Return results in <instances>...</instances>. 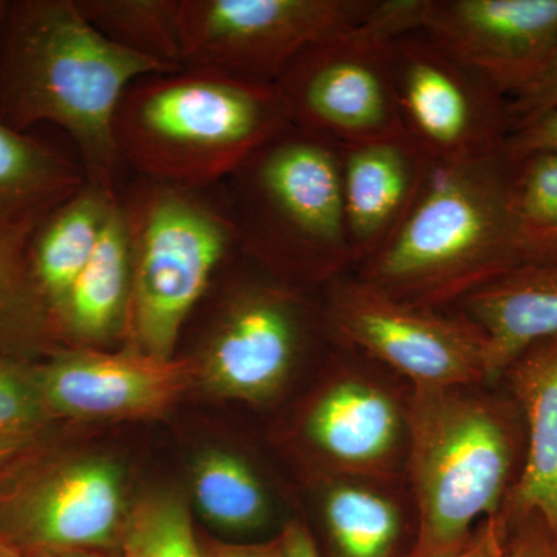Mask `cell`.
I'll list each match as a JSON object with an SVG mask.
<instances>
[{
	"instance_id": "2",
	"label": "cell",
	"mask_w": 557,
	"mask_h": 557,
	"mask_svg": "<svg viewBox=\"0 0 557 557\" xmlns=\"http://www.w3.org/2000/svg\"><path fill=\"white\" fill-rule=\"evenodd\" d=\"M405 412L418 511L410 557H456L518 485L522 413L505 387L482 386L413 387Z\"/></svg>"
},
{
	"instance_id": "32",
	"label": "cell",
	"mask_w": 557,
	"mask_h": 557,
	"mask_svg": "<svg viewBox=\"0 0 557 557\" xmlns=\"http://www.w3.org/2000/svg\"><path fill=\"white\" fill-rule=\"evenodd\" d=\"M509 534L511 530L498 512L497 516L483 520L475 528L474 536L468 547L456 557H502L507 547Z\"/></svg>"
},
{
	"instance_id": "18",
	"label": "cell",
	"mask_w": 557,
	"mask_h": 557,
	"mask_svg": "<svg viewBox=\"0 0 557 557\" xmlns=\"http://www.w3.org/2000/svg\"><path fill=\"white\" fill-rule=\"evenodd\" d=\"M132 260L119 194L100 244L54 314L58 338L72 347L108 350L129 338Z\"/></svg>"
},
{
	"instance_id": "1",
	"label": "cell",
	"mask_w": 557,
	"mask_h": 557,
	"mask_svg": "<svg viewBox=\"0 0 557 557\" xmlns=\"http://www.w3.org/2000/svg\"><path fill=\"white\" fill-rule=\"evenodd\" d=\"M174 70L121 49L75 0H14L0 42V120L21 132L61 127L87 182L119 194L129 177L115 139L124 91L141 76Z\"/></svg>"
},
{
	"instance_id": "8",
	"label": "cell",
	"mask_w": 557,
	"mask_h": 557,
	"mask_svg": "<svg viewBox=\"0 0 557 557\" xmlns=\"http://www.w3.org/2000/svg\"><path fill=\"white\" fill-rule=\"evenodd\" d=\"M35 448L0 475V531L28 557L120 552L132 505L119 465Z\"/></svg>"
},
{
	"instance_id": "15",
	"label": "cell",
	"mask_w": 557,
	"mask_h": 557,
	"mask_svg": "<svg viewBox=\"0 0 557 557\" xmlns=\"http://www.w3.org/2000/svg\"><path fill=\"white\" fill-rule=\"evenodd\" d=\"M341 185L354 267L394 236L434 164L406 135L339 146Z\"/></svg>"
},
{
	"instance_id": "33",
	"label": "cell",
	"mask_w": 557,
	"mask_h": 557,
	"mask_svg": "<svg viewBox=\"0 0 557 557\" xmlns=\"http://www.w3.org/2000/svg\"><path fill=\"white\" fill-rule=\"evenodd\" d=\"M203 557H285L284 541L282 536L267 544L233 545L214 544L201 547Z\"/></svg>"
},
{
	"instance_id": "34",
	"label": "cell",
	"mask_w": 557,
	"mask_h": 557,
	"mask_svg": "<svg viewBox=\"0 0 557 557\" xmlns=\"http://www.w3.org/2000/svg\"><path fill=\"white\" fill-rule=\"evenodd\" d=\"M285 557H319L317 544L302 523L293 522L282 533Z\"/></svg>"
},
{
	"instance_id": "6",
	"label": "cell",
	"mask_w": 557,
	"mask_h": 557,
	"mask_svg": "<svg viewBox=\"0 0 557 557\" xmlns=\"http://www.w3.org/2000/svg\"><path fill=\"white\" fill-rule=\"evenodd\" d=\"M240 251L274 276L309 288L354 267L339 146L288 124L225 180Z\"/></svg>"
},
{
	"instance_id": "22",
	"label": "cell",
	"mask_w": 557,
	"mask_h": 557,
	"mask_svg": "<svg viewBox=\"0 0 557 557\" xmlns=\"http://www.w3.org/2000/svg\"><path fill=\"white\" fill-rule=\"evenodd\" d=\"M38 222L0 230V354L30 359L58 338L57 325L28 265Z\"/></svg>"
},
{
	"instance_id": "9",
	"label": "cell",
	"mask_w": 557,
	"mask_h": 557,
	"mask_svg": "<svg viewBox=\"0 0 557 557\" xmlns=\"http://www.w3.org/2000/svg\"><path fill=\"white\" fill-rule=\"evenodd\" d=\"M327 292L322 317L330 335L408 376L413 387L493 386L485 332L463 311L399 302L357 274L335 278Z\"/></svg>"
},
{
	"instance_id": "17",
	"label": "cell",
	"mask_w": 557,
	"mask_h": 557,
	"mask_svg": "<svg viewBox=\"0 0 557 557\" xmlns=\"http://www.w3.org/2000/svg\"><path fill=\"white\" fill-rule=\"evenodd\" d=\"M498 383L511 395L525 424V461L500 516L512 530L531 515L557 534V333L523 348Z\"/></svg>"
},
{
	"instance_id": "13",
	"label": "cell",
	"mask_w": 557,
	"mask_h": 557,
	"mask_svg": "<svg viewBox=\"0 0 557 557\" xmlns=\"http://www.w3.org/2000/svg\"><path fill=\"white\" fill-rule=\"evenodd\" d=\"M39 376L54 420H135L171 409L196 380V368L189 357L161 359L132 346L70 347L39 364Z\"/></svg>"
},
{
	"instance_id": "27",
	"label": "cell",
	"mask_w": 557,
	"mask_h": 557,
	"mask_svg": "<svg viewBox=\"0 0 557 557\" xmlns=\"http://www.w3.org/2000/svg\"><path fill=\"white\" fill-rule=\"evenodd\" d=\"M121 552L127 557H203L188 507L171 493L132 505Z\"/></svg>"
},
{
	"instance_id": "19",
	"label": "cell",
	"mask_w": 557,
	"mask_h": 557,
	"mask_svg": "<svg viewBox=\"0 0 557 557\" xmlns=\"http://www.w3.org/2000/svg\"><path fill=\"white\" fill-rule=\"evenodd\" d=\"M485 332L491 384L498 383L520 350L557 333V260L509 271L460 302Z\"/></svg>"
},
{
	"instance_id": "25",
	"label": "cell",
	"mask_w": 557,
	"mask_h": 557,
	"mask_svg": "<svg viewBox=\"0 0 557 557\" xmlns=\"http://www.w3.org/2000/svg\"><path fill=\"white\" fill-rule=\"evenodd\" d=\"M83 16L121 49L182 69L180 0H75Z\"/></svg>"
},
{
	"instance_id": "36",
	"label": "cell",
	"mask_w": 557,
	"mask_h": 557,
	"mask_svg": "<svg viewBox=\"0 0 557 557\" xmlns=\"http://www.w3.org/2000/svg\"><path fill=\"white\" fill-rule=\"evenodd\" d=\"M0 557H28L0 531Z\"/></svg>"
},
{
	"instance_id": "38",
	"label": "cell",
	"mask_w": 557,
	"mask_h": 557,
	"mask_svg": "<svg viewBox=\"0 0 557 557\" xmlns=\"http://www.w3.org/2000/svg\"><path fill=\"white\" fill-rule=\"evenodd\" d=\"M11 2L0 0V42H2L3 33H5L7 22H9Z\"/></svg>"
},
{
	"instance_id": "14",
	"label": "cell",
	"mask_w": 557,
	"mask_h": 557,
	"mask_svg": "<svg viewBox=\"0 0 557 557\" xmlns=\"http://www.w3.org/2000/svg\"><path fill=\"white\" fill-rule=\"evenodd\" d=\"M421 33L508 101L557 44V0H428Z\"/></svg>"
},
{
	"instance_id": "30",
	"label": "cell",
	"mask_w": 557,
	"mask_h": 557,
	"mask_svg": "<svg viewBox=\"0 0 557 557\" xmlns=\"http://www.w3.org/2000/svg\"><path fill=\"white\" fill-rule=\"evenodd\" d=\"M505 150L511 160L557 156V108L511 132Z\"/></svg>"
},
{
	"instance_id": "26",
	"label": "cell",
	"mask_w": 557,
	"mask_h": 557,
	"mask_svg": "<svg viewBox=\"0 0 557 557\" xmlns=\"http://www.w3.org/2000/svg\"><path fill=\"white\" fill-rule=\"evenodd\" d=\"M512 163L520 265L548 262L557 249V156H531Z\"/></svg>"
},
{
	"instance_id": "11",
	"label": "cell",
	"mask_w": 557,
	"mask_h": 557,
	"mask_svg": "<svg viewBox=\"0 0 557 557\" xmlns=\"http://www.w3.org/2000/svg\"><path fill=\"white\" fill-rule=\"evenodd\" d=\"M395 40L368 16L302 51L274 83L292 124L338 146L406 135L395 95Z\"/></svg>"
},
{
	"instance_id": "20",
	"label": "cell",
	"mask_w": 557,
	"mask_h": 557,
	"mask_svg": "<svg viewBox=\"0 0 557 557\" xmlns=\"http://www.w3.org/2000/svg\"><path fill=\"white\" fill-rule=\"evenodd\" d=\"M115 201L116 194L86 182L78 193L51 209L33 231L28 265L53 321L100 244Z\"/></svg>"
},
{
	"instance_id": "3",
	"label": "cell",
	"mask_w": 557,
	"mask_h": 557,
	"mask_svg": "<svg viewBox=\"0 0 557 557\" xmlns=\"http://www.w3.org/2000/svg\"><path fill=\"white\" fill-rule=\"evenodd\" d=\"M507 150L471 163L432 166L399 228L357 276L423 309L446 307L520 267Z\"/></svg>"
},
{
	"instance_id": "21",
	"label": "cell",
	"mask_w": 557,
	"mask_h": 557,
	"mask_svg": "<svg viewBox=\"0 0 557 557\" xmlns=\"http://www.w3.org/2000/svg\"><path fill=\"white\" fill-rule=\"evenodd\" d=\"M86 182L79 160L0 120V230L42 220Z\"/></svg>"
},
{
	"instance_id": "35",
	"label": "cell",
	"mask_w": 557,
	"mask_h": 557,
	"mask_svg": "<svg viewBox=\"0 0 557 557\" xmlns=\"http://www.w3.org/2000/svg\"><path fill=\"white\" fill-rule=\"evenodd\" d=\"M39 437L30 435H0V475L25 453L38 445Z\"/></svg>"
},
{
	"instance_id": "28",
	"label": "cell",
	"mask_w": 557,
	"mask_h": 557,
	"mask_svg": "<svg viewBox=\"0 0 557 557\" xmlns=\"http://www.w3.org/2000/svg\"><path fill=\"white\" fill-rule=\"evenodd\" d=\"M53 420L38 362L0 354V435L39 437Z\"/></svg>"
},
{
	"instance_id": "39",
	"label": "cell",
	"mask_w": 557,
	"mask_h": 557,
	"mask_svg": "<svg viewBox=\"0 0 557 557\" xmlns=\"http://www.w3.org/2000/svg\"><path fill=\"white\" fill-rule=\"evenodd\" d=\"M555 260H557V251L555 252V256H553V259L549 260V262H555Z\"/></svg>"
},
{
	"instance_id": "23",
	"label": "cell",
	"mask_w": 557,
	"mask_h": 557,
	"mask_svg": "<svg viewBox=\"0 0 557 557\" xmlns=\"http://www.w3.org/2000/svg\"><path fill=\"white\" fill-rule=\"evenodd\" d=\"M190 491L200 515L219 530L247 533L270 518L269 498L258 475L226 450H208L197 458Z\"/></svg>"
},
{
	"instance_id": "37",
	"label": "cell",
	"mask_w": 557,
	"mask_h": 557,
	"mask_svg": "<svg viewBox=\"0 0 557 557\" xmlns=\"http://www.w3.org/2000/svg\"><path fill=\"white\" fill-rule=\"evenodd\" d=\"M44 557H127L123 552H70Z\"/></svg>"
},
{
	"instance_id": "7",
	"label": "cell",
	"mask_w": 557,
	"mask_h": 557,
	"mask_svg": "<svg viewBox=\"0 0 557 557\" xmlns=\"http://www.w3.org/2000/svg\"><path fill=\"white\" fill-rule=\"evenodd\" d=\"M218 295L193 357L196 380L219 398L263 405L281 394L302 355L311 311L302 292L237 256L212 284Z\"/></svg>"
},
{
	"instance_id": "4",
	"label": "cell",
	"mask_w": 557,
	"mask_h": 557,
	"mask_svg": "<svg viewBox=\"0 0 557 557\" xmlns=\"http://www.w3.org/2000/svg\"><path fill=\"white\" fill-rule=\"evenodd\" d=\"M288 124L274 84L182 67L131 84L116 112L115 139L129 175L212 186Z\"/></svg>"
},
{
	"instance_id": "10",
	"label": "cell",
	"mask_w": 557,
	"mask_h": 557,
	"mask_svg": "<svg viewBox=\"0 0 557 557\" xmlns=\"http://www.w3.org/2000/svg\"><path fill=\"white\" fill-rule=\"evenodd\" d=\"M375 0H180L183 67L274 84L302 51L350 30Z\"/></svg>"
},
{
	"instance_id": "29",
	"label": "cell",
	"mask_w": 557,
	"mask_h": 557,
	"mask_svg": "<svg viewBox=\"0 0 557 557\" xmlns=\"http://www.w3.org/2000/svg\"><path fill=\"white\" fill-rule=\"evenodd\" d=\"M557 108V44L536 78L508 101L511 132Z\"/></svg>"
},
{
	"instance_id": "5",
	"label": "cell",
	"mask_w": 557,
	"mask_h": 557,
	"mask_svg": "<svg viewBox=\"0 0 557 557\" xmlns=\"http://www.w3.org/2000/svg\"><path fill=\"white\" fill-rule=\"evenodd\" d=\"M132 260L129 346L171 359L215 278L242 255L225 182L129 175L119 190Z\"/></svg>"
},
{
	"instance_id": "16",
	"label": "cell",
	"mask_w": 557,
	"mask_h": 557,
	"mask_svg": "<svg viewBox=\"0 0 557 557\" xmlns=\"http://www.w3.org/2000/svg\"><path fill=\"white\" fill-rule=\"evenodd\" d=\"M330 384L306 418V437L347 475L386 474L408 437L406 412L386 391L347 372Z\"/></svg>"
},
{
	"instance_id": "12",
	"label": "cell",
	"mask_w": 557,
	"mask_h": 557,
	"mask_svg": "<svg viewBox=\"0 0 557 557\" xmlns=\"http://www.w3.org/2000/svg\"><path fill=\"white\" fill-rule=\"evenodd\" d=\"M394 79L403 132L435 166L504 152L508 98L424 33L395 40Z\"/></svg>"
},
{
	"instance_id": "31",
	"label": "cell",
	"mask_w": 557,
	"mask_h": 557,
	"mask_svg": "<svg viewBox=\"0 0 557 557\" xmlns=\"http://www.w3.org/2000/svg\"><path fill=\"white\" fill-rule=\"evenodd\" d=\"M502 557H557V534L544 518L531 515L512 528Z\"/></svg>"
},
{
	"instance_id": "24",
	"label": "cell",
	"mask_w": 557,
	"mask_h": 557,
	"mask_svg": "<svg viewBox=\"0 0 557 557\" xmlns=\"http://www.w3.org/2000/svg\"><path fill=\"white\" fill-rule=\"evenodd\" d=\"M324 519L333 557H395L401 539L397 505L355 482L330 487Z\"/></svg>"
}]
</instances>
